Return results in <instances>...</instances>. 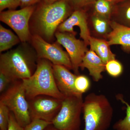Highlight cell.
<instances>
[{
	"mask_svg": "<svg viewBox=\"0 0 130 130\" xmlns=\"http://www.w3.org/2000/svg\"><path fill=\"white\" fill-rule=\"evenodd\" d=\"M114 5L107 0H97L91 7L92 13L111 21Z\"/></svg>",
	"mask_w": 130,
	"mask_h": 130,
	"instance_id": "19",
	"label": "cell"
},
{
	"mask_svg": "<svg viewBox=\"0 0 130 130\" xmlns=\"http://www.w3.org/2000/svg\"><path fill=\"white\" fill-rule=\"evenodd\" d=\"M90 49L94 52L105 64L109 61L115 59L116 55L111 51L107 40L91 36L89 40Z\"/></svg>",
	"mask_w": 130,
	"mask_h": 130,
	"instance_id": "16",
	"label": "cell"
},
{
	"mask_svg": "<svg viewBox=\"0 0 130 130\" xmlns=\"http://www.w3.org/2000/svg\"><path fill=\"white\" fill-rule=\"evenodd\" d=\"M107 1H108L109 2L112 3V4H113V5H115V4L123 1L124 0H107Z\"/></svg>",
	"mask_w": 130,
	"mask_h": 130,
	"instance_id": "31",
	"label": "cell"
},
{
	"mask_svg": "<svg viewBox=\"0 0 130 130\" xmlns=\"http://www.w3.org/2000/svg\"><path fill=\"white\" fill-rule=\"evenodd\" d=\"M62 101L45 95L38 96L28 100L31 120L39 119L52 123L60 110Z\"/></svg>",
	"mask_w": 130,
	"mask_h": 130,
	"instance_id": "9",
	"label": "cell"
},
{
	"mask_svg": "<svg viewBox=\"0 0 130 130\" xmlns=\"http://www.w3.org/2000/svg\"><path fill=\"white\" fill-rule=\"evenodd\" d=\"M89 13L85 9L74 10L71 14L59 26L58 31L66 32L76 35L73 28L75 26L79 27L80 29V37L88 46H89V40L91 36L88 23Z\"/></svg>",
	"mask_w": 130,
	"mask_h": 130,
	"instance_id": "11",
	"label": "cell"
},
{
	"mask_svg": "<svg viewBox=\"0 0 130 130\" xmlns=\"http://www.w3.org/2000/svg\"><path fill=\"white\" fill-rule=\"evenodd\" d=\"M42 0H21L20 6L21 8L34 6Z\"/></svg>",
	"mask_w": 130,
	"mask_h": 130,
	"instance_id": "29",
	"label": "cell"
},
{
	"mask_svg": "<svg viewBox=\"0 0 130 130\" xmlns=\"http://www.w3.org/2000/svg\"><path fill=\"white\" fill-rule=\"evenodd\" d=\"M24 128L16 120L13 114L10 111L8 126L7 130H24Z\"/></svg>",
	"mask_w": 130,
	"mask_h": 130,
	"instance_id": "27",
	"label": "cell"
},
{
	"mask_svg": "<svg viewBox=\"0 0 130 130\" xmlns=\"http://www.w3.org/2000/svg\"><path fill=\"white\" fill-rule=\"evenodd\" d=\"M8 77L2 72H0V92L2 93L7 89L9 84L12 83Z\"/></svg>",
	"mask_w": 130,
	"mask_h": 130,
	"instance_id": "28",
	"label": "cell"
},
{
	"mask_svg": "<svg viewBox=\"0 0 130 130\" xmlns=\"http://www.w3.org/2000/svg\"><path fill=\"white\" fill-rule=\"evenodd\" d=\"M37 55L28 49L19 47L2 54L0 56V72L11 80H22L31 76L35 69Z\"/></svg>",
	"mask_w": 130,
	"mask_h": 130,
	"instance_id": "4",
	"label": "cell"
},
{
	"mask_svg": "<svg viewBox=\"0 0 130 130\" xmlns=\"http://www.w3.org/2000/svg\"><path fill=\"white\" fill-rule=\"evenodd\" d=\"M111 21L103 18L91 13L89 14L88 23L92 36L107 40L112 30Z\"/></svg>",
	"mask_w": 130,
	"mask_h": 130,
	"instance_id": "15",
	"label": "cell"
},
{
	"mask_svg": "<svg viewBox=\"0 0 130 130\" xmlns=\"http://www.w3.org/2000/svg\"><path fill=\"white\" fill-rule=\"evenodd\" d=\"M21 81L28 101L41 95L49 96L61 100L65 97L56 85L53 64L45 59H39L32 76Z\"/></svg>",
	"mask_w": 130,
	"mask_h": 130,
	"instance_id": "2",
	"label": "cell"
},
{
	"mask_svg": "<svg viewBox=\"0 0 130 130\" xmlns=\"http://www.w3.org/2000/svg\"><path fill=\"white\" fill-rule=\"evenodd\" d=\"M74 85L77 91L83 94L89 90L90 87V82L86 76L78 75L77 76L75 79Z\"/></svg>",
	"mask_w": 130,
	"mask_h": 130,
	"instance_id": "22",
	"label": "cell"
},
{
	"mask_svg": "<svg viewBox=\"0 0 130 130\" xmlns=\"http://www.w3.org/2000/svg\"><path fill=\"white\" fill-rule=\"evenodd\" d=\"M85 127L83 130H107L113 115V109L109 100L103 94H88L83 106Z\"/></svg>",
	"mask_w": 130,
	"mask_h": 130,
	"instance_id": "3",
	"label": "cell"
},
{
	"mask_svg": "<svg viewBox=\"0 0 130 130\" xmlns=\"http://www.w3.org/2000/svg\"><path fill=\"white\" fill-rule=\"evenodd\" d=\"M82 70L86 68L95 82L102 79V73L106 71V64L96 54L91 50L86 52L80 65Z\"/></svg>",
	"mask_w": 130,
	"mask_h": 130,
	"instance_id": "13",
	"label": "cell"
},
{
	"mask_svg": "<svg viewBox=\"0 0 130 130\" xmlns=\"http://www.w3.org/2000/svg\"><path fill=\"white\" fill-rule=\"evenodd\" d=\"M10 111L6 105L0 102V129L7 130Z\"/></svg>",
	"mask_w": 130,
	"mask_h": 130,
	"instance_id": "23",
	"label": "cell"
},
{
	"mask_svg": "<svg viewBox=\"0 0 130 130\" xmlns=\"http://www.w3.org/2000/svg\"><path fill=\"white\" fill-rule=\"evenodd\" d=\"M31 41L38 58L45 59L53 64L61 65L69 70H72V65L68 54L63 50L59 43L51 44L37 35L32 37Z\"/></svg>",
	"mask_w": 130,
	"mask_h": 130,
	"instance_id": "8",
	"label": "cell"
},
{
	"mask_svg": "<svg viewBox=\"0 0 130 130\" xmlns=\"http://www.w3.org/2000/svg\"><path fill=\"white\" fill-rule=\"evenodd\" d=\"M116 98L121 101L126 107V115L123 119H121L114 124L113 128L115 130H130V105L126 102L121 94L116 95Z\"/></svg>",
	"mask_w": 130,
	"mask_h": 130,
	"instance_id": "20",
	"label": "cell"
},
{
	"mask_svg": "<svg viewBox=\"0 0 130 130\" xmlns=\"http://www.w3.org/2000/svg\"><path fill=\"white\" fill-rule=\"evenodd\" d=\"M21 41L11 31L0 25V52L6 51Z\"/></svg>",
	"mask_w": 130,
	"mask_h": 130,
	"instance_id": "18",
	"label": "cell"
},
{
	"mask_svg": "<svg viewBox=\"0 0 130 130\" xmlns=\"http://www.w3.org/2000/svg\"><path fill=\"white\" fill-rule=\"evenodd\" d=\"M35 5L18 10H8L1 12L0 20L16 32L21 42L30 39L29 21L35 11Z\"/></svg>",
	"mask_w": 130,
	"mask_h": 130,
	"instance_id": "7",
	"label": "cell"
},
{
	"mask_svg": "<svg viewBox=\"0 0 130 130\" xmlns=\"http://www.w3.org/2000/svg\"><path fill=\"white\" fill-rule=\"evenodd\" d=\"M0 102L8 108L22 127L24 128L31 122L29 103L21 80L12 82L2 93Z\"/></svg>",
	"mask_w": 130,
	"mask_h": 130,
	"instance_id": "5",
	"label": "cell"
},
{
	"mask_svg": "<svg viewBox=\"0 0 130 130\" xmlns=\"http://www.w3.org/2000/svg\"><path fill=\"white\" fill-rule=\"evenodd\" d=\"M57 43L66 50L70 57L72 70L74 74H79V69L82 60L86 52L89 50L87 45L83 40L77 39L76 35L66 32L57 31L55 32Z\"/></svg>",
	"mask_w": 130,
	"mask_h": 130,
	"instance_id": "10",
	"label": "cell"
},
{
	"mask_svg": "<svg viewBox=\"0 0 130 130\" xmlns=\"http://www.w3.org/2000/svg\"><path fill=\"white\" fill-rule=\"evenodd\" d=\"M123 70L122 64L116 59L109 61L106 64V71L108 74L113 77L120 76Z\"/></svg>",
	"mask_w": 130,
	"mask_h": 130,
	"instance_id": "21",
	"label": "cell"
},
{
	"mask_svg": "<svg viewBox=\"0 0 130 130\" xmlns=\"http://www.w3.org/2000/svg\"><path fill=\"white\" fill-rule=\"evenodd\" d=\"M97 0H70L74 10L85 9L88 11Z\"/></svg>",
	"mask_w": 130,
	"mask_h": 130,
	"instance_id": "25",
	"label": "cell"
},
{
	"mask_svg": "<svg viewBox=\"0 0 130 130\" xmlns=\"http://www.w3.org/2000/svg\"><path fill=\"white\" fill-rule=\"evenodd\" d=\"M51 124H52L51 122L39 119H35L31 120L29 124L25 126L24 130H44Z\"/></svg>",
	"mask_w": 130,
	"mask_h": 130,
	"instance_id": "24",
	"label": "cell"
},
{
	"mask_svg": "<svg viewBox=\"0 0 130 130\" xmlns=\"http://www.w3.org/2000/svg\"><path fill=\"white\" fill-rule=\"evenodd\" d=\"M83 102V95L65 96L52 125L59 130H79Z\"/></svg>",
	"mask_w": 130,
	"mask_h": 130,
	"instance_id": "6",
	"label": "cell"
},
{
	"mask_svg": "<svg viewBox=\"0 0 130 130\" xmlns=\"http://www.w3.org/2000/svg\"><path fill=\"white\" fill-rule=\"evenodd\" d=\"M53 72L57 87L65 96L81 95L75 88V81L77 75L61 65L53 64Z\"/></svg>",
	"mask_w": 130,
	"mask_h": 130,
	"instance_id": "12",
	"label": "cell"
},
{
	"mask_svg": "<svg viewBox=\"0 0 130 130\" xmlns=\"http://www.w3.org/2000/svg\"><path fill=\"white\" fill-rule=\"evenodd\" d=\"M74 11L70 0H60L51 3L42 1L36 7L32 16L38 35L46 41L51 40L59 26Z\"/></svg>",
	"mask_w": 130,
	"mask_h": 130,
	"instance_id": "1",
	"label": "cell"
},
{
	"mask_svg": "<svg viewBox=\"0 0 130 130\" xmlns=\"http://www.w3.org/2000/svg\"><path fill=\"white\" fill-rule=\"evenodd\" d=\"M111 21L130 28V0L114 5Z\"/></svg>",
	"mask_w": 130,
	"mask_h": 130,
	"instance_id": "17",
	"label": "cell"
},
{
	"mask_svg": "<svg viewBox=\"0 0 130 130\" xmlns=\"http://www.w3.org/2000/svg\"><path fill=\"white\" fill-rule=\"evenodd\" d=\"M60 0H42V1L46 3H51L56 2Z\"/></svg>",
	"mask_w": 130,
	"mask_h": 130,
	"instance_id": "32",
	"label": "cell"
},
{
	"mask_svg": "<svg viewBox=\"0 0 130 130\" xmlns=\"http://www.w3.org/2000/svg\"><path fill=\"white\" fill-rule=\"evenodd\" d=\"M44 130H59L55 128L52 124L48 126H47Z\"/></svg>",
	"mask_w": 130,
	"mask_h": 130,
	"instance_id": "30",
	"label": "cell"
},
{
	"mask_svg": "<svg viewBox=\"0 0 130 130\" xmlns=\"http://www.w3.org/2000/svg\"><path fill=\"white\" fill-rule=\"evenodd\" d=\"M21 0H0V12L3 11L6 9L14 10L20 6Z\"/></svg>",
	"mask_w": 130,
	"mask_h": 130,
	"instance_id": "26",
	"label": "cell"
},
{
	"mask_svg": "<svg viewBox=\"0 0 130 130\" xmlns=\"http://www.w3.org/2000/svg\"><path fill=\"white\" fill-rule=\"evenodd\" d=\"M112 30L107 40L110 46L121 45L125 52L130 53V28L111 21Z\"/></svg>",
	"mask_w": 130,
	"mask_h": 130,
	"instance_id": "14",
	"label": "cell"
}]
</instances>
